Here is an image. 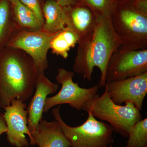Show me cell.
Wrapping results in <instances>:
<instances>
[{
	"mask_svg": "<svg viewBox=\"0 0 147 147\" xmlns=\"http://www.w3.org/2000/svg\"><path fill=\"white\" fill-rule=\"evenodd\" d=\"M39 75L28 54L17 48L4 47L0 51V108L14 99L25 102L30 99Z\"/></svg>",
	"mask_w": 147,
	"mask_h": 147,
	"instance_id": "cell-1",
	"label": "cell"
},
{
	"mask_svg": "<svg viewBox=\"0 0 147 147\" xmlns=\"http://www.w3.org/2000/svg\"><path fill=\"white\" fill-rule=\"evenodd\" d=\"M97 16L92 36L84 43L78 44L73 69L90 82L94 68L96 67L101 72L98 85L101 88L105 86V74L110 57L121 43L114 31L111 15Z\"/></svg>",
	"mask_w": 147,
	"mask_h": 147,
	"instance_id": "cell-2",
	"label": "cell"
},
{
	"mask_svg": "<svg viewBox=\"0 0 147 147\" xmlns=\"http://www.w3.org/2000/svg\"><path fill=\"white\" fill-rule=\"evenodd\" d=\"M111 20L124 47L132 50L147 49V13L137 9L128 0H118Z\"/></svg>",
	"mask_w": 147,
	"mask_h": 147,
	"instance_id": "cell-3",
	"label": "cell"
},
{
	"mask_svg": "<svg viewBox=\"0 0 147 147\" xmlns=\"http://www.w3.org/2000/svg\"><path fill=\"white\" fill-rule=\"evenodd\" d=\"M125 103V105L123 106L115 103L105 88L100 96L87 102L83 110L90 111L95 118L107 122L114 131L123 138H127L134 124L142 120V116L132 102Z\"/></svg>",
	"mask_w": 147,
	"mask_h": 147,
	"instance_id": "cell-4",
	"label": "cell"
},
{
	"mask_svg": "<svg viewBox=\"0 0 147 147\" xmlns=\"http://www.w3.org/2000/svg\"><path fill=\"white\" fill-rule=\"evenodd\" d=\"M61 105L53 108L52 114L70 147H108L114 141L112 126L97 120L90 111H87L88 119L81 125L74 127L67 125L61 117Z\"/></svg>",
	"mask_w": 147,
	"mask_h": 147,
	"instance_id": "cell-5",
	"label": "cell"
},
{
	"mask_svg": "<svg viewBox=\"0 0 147 147\" xmlns=\"http://www.w3.org/2000/svg\"><path fill=\"white\" fill-rule=\"evenodd\" d=\"M74 72L60 68L58 69L56 79L61 85V88L57 94L47 97L43 108V113H47L56 105L68 104L71 108L79 111L83 110L87 102L99 96L97 92L99 87L96 85L86 88L79 86L73 81Z\"/></svg>",
	"mask_w": 147,
	"mask_h": 147,
	"instance_id": "cell-6",
	"label": "cell"
},
{
	"mask_svg": "<svg viewBox=\"0 0 147 147\" xmlns=\"http://www.w3.org/2000/svg\"><path fill=\"white\" fill-rule=\"evenodd\" d=\"M56 33H50L42 29L35 31L26 30L15 25L5 46L26 53L34 61L39 74L44 73L48 67L47 54L50 42Z\"/></svg>",
	"mask_w": 147,
	"mask_h": 147,
	"instance_id": "cell-7",
	"label": "cell"
},
{
	"mask_svg": "<svg viewBox=\"0 0 147 147\" xmlns=\"http://www.w3.org/2000/svg\"><path fill=\"white\" fill-rule=\"evenodd\" d=\"M147 72V49L132 50L121 45L108 62L105 84L127 79Z\"/></svg>",
	"mask_w": 147,
	"mask_h": 147,
	"instance_id": "cell-8",
	"label": "cell"
},
{
	"mask_svg": "<svg viewBox=\"0 0 147 147\" xmlns=\"http://www.w3.org/2000/svg\"><path fill=\"white\" fill-rule=\"evenodd\" d=\"M111 100L117 105L132 102L139 111L147 93V72L127 79L106 83Z\"/></svg>",
	"mask_w": 147,
	"mask_h": 147,
	"instance_id": "cell-9",
	"label": "cell"
},
{
	"mask_svg": "<svg viewBox=\"0 0 147 147\" xmlns=\"http://www.w3.org/2000/svg\"><path fill=\"white\" fill-rule=\"evenodd\" d=\"M27 104L14 99L10 105L4 107V113L7 125V139L8 143L15 147H28L30 143L26 137L27 134L31 139L28 125Z\"/></svg>",
	"mask_w": 147,
	"mask_h": 147,
	"instance_id": "cell-10",
	"label": "cell"
},
{
	"mask_svg": "<svg viewBox=\"0 0 147 147\" xmlns=\"http://www.w3.org/2000/svg\"><path fill=\"white\" fill-rule=\"evenodd\" d=\"M66 28L78 36V44L84 43L92 36L97 20V14L84 3L64 7Z\"/></svg>",
	"mask_w": 147,
	"mask_h": 147,
	"instance_id": "cell-11",
	"label": "cell"
},
{
	"mask_svg": "<svg viewBox=\"0 0 147 147\" xmlns=\"http://www.w3.org/2000/svg\"><path fill=\"white\" fill-rule=\"evenodd\" d=\"M58 88L59 85L51 82L44 73L39 74L36 83L33 96L26 108L30 133L34 131L42 119L43 108L47 96L55 93Z\"/></svg>",
	"mask_w": 147,
	"mask_h": 147,
	"instance_id": "cell-12",
	"label": "cell"
},
{
	"mask_svg": "<svg viewBox=\"0 0 147 147\" xmlns=\"http://www.w3.org/2000/svg\"><path fill=\"white\" fill-rule=\"evenodd\" d=\"M30 145L38 147H70L57 121L42 120L30 133Z\"/></svg>",
	"mask_w": 147,
	"mask_h": 147,
	"instance_id": "cell-13",
	"label": "cell"
},
{
	"mask_svg": "<svg viewBox=\"0 0 147 147\" xmlns=\"http://www.w3.org/2000/svg\"><path fill=\"white\" fill-rule=\"evenodd\" d=\"M44 23L42 29L55 34L66 28L64 8L54 0H47L42 6Z\"/></svg>",
	"mask_w": 147,
	"mask_h": 147,
	"instance_id": "cell-14",
	"label": "cell"
},
{
	"mask_svg": "<svg viewBox=\"0 0 147 147\" xmlns=\"http://www.w3.org/2000/svg\"><path fill=\"white\" fill-rule=\"evenodd\" d=\"M11 4L12 16L16 26L31 31L42 29L43 26L34 13L19 0H14Z\"/></svg>",
	"mask_w": 147,
	"mask_h": 147,
	"instance_id": "cell-15",
	"label": "cell"
},
{
	"mask_svg": "<svg viewBox=\"0 0 147 147\" xmlns=\"http://www.w3.org/2000/svg\"><path fill=\"white\" fill-rule=\"evenodd\" d=\"M78 40L76 34L66 28L53 37L50 42V49L53 54L66 59L68 57L69 51L78 43Z\"/></svg>",
	"mask_w": 147,
	"mask_h": 147,
	"instance_id": "cell-16",
	"label": "cell"
},
{
	"mask_svg": "<svg viewBox=\"0 0 147 147\" xmlns=\"http://www.w3.org/2000/svg\"><path fill=\"white\" fill-rule=\"evenodd\" d=\"M14 27L11 3L0 1V51L5 47Z\"/></svg>",
	"mask_w": 147,
	"mask_h": 147,
	"instance_id": "cell-17",
	"label": "cell"
},
{
	"mask_svg": "<svg viewBox=\"0 0 147 147\" xmlns=\"http://www.w3.org/2000/svg\"><path fill=\"white\" fill-rule=\"evenodd\" d=\"M128 138L125 147H147V118L134 124Z\"/></svg>",
	"mask_w": 147,
	"mask_h": 147,
	"instance_id": "cell-18",
	"label": "cell"
},
{
	"mask_svg": "<svg viewBox=\"0 0 147 147\" xmlns=\"http://www.w3.org/2000/svg\"><path fill=\"white\" fill-rule=\"evenodd\" d=\"M97 14L110 15L118 0H80Z\"/></svg>",
	"mask_w": 147,
	"mask_h": 147,
	"instance_id": "cell-19",
	"label": "cell"
},
{
	"mask_svg": "<svg viewBox=\"0 0 147 147\" xmlns=\"http://www.w3.org/2000/svg\"><path fill=\"white\" fill-rule=\"evenodd\" d=\"M33 12L43 26L44 23L42 6L40 0H19Z\"/></svg>",
	"mask_w": 147,
	"mask_h": 147,
	"instance_id": "cell-20",
	"label": "cell"
},
{
	"mask_svg": "<svg viewBox=\"0 0 147 147\" xmlns=\"http://www.w3.org/2000/svg\"><path fill=\"white\" fill-rule=\"evenodd\" d=\"M59 5L63 7L75 5L81 2L80 0H54Z\"/></svg>",
	"mask_w": 147,
	"mask_h": 147,
	"instance_id": "cell-21",
	"label": "cell"
},
{
	"mask_svg": "<svg viewBox=\"0 0 147 147\" xmlns=\"http://www.w3.org/2000/svg\"><path fill=\"white\" fill-rule=\"evenodd\" d=\"M7 132V125L3 114L0 113V136Z\"/></svg>",
	"mask_w": 147,
	"mask_h": 147,
	"instance_id": "cell-22",
	"label": "cell"
},
{
	"mask_svg": "<svg viewBox=\"0 0 147 147\" xmlns=\"http://www.w3.org/2000/svg\"><path fill=\"white\" fill-rule=\"evenodd\" d=\"M113 142H112L111 143V144H110V147H113Z\"/></svg>",
	"mask_w": 147,
	"mask_h": 147,
	"instance_id": "cell-23",
	"label": "cell"
},
{
	"mask_svg": "<svg viewBox=\"0 0 147 147\" xmlns=\"http://www.w3.org/2000/svg\"><path fill=\"white\" fill-rule=\"evenodd\" d=\"M0 1H2V0H0ZM8 1H9L11 3H12V2H13V1H14V0H8Z\"/></svg>",
	"mask_w": 147,
	"mask_h": 147,
	"instance_id": "cell-24",
	"label": "cell"
},
{
	"mask_svg": "<svg viewBox=\"0 0 147 147\" xmlns=\"http://www.w3.org/2000/svg\"><path fill=\"white\" fill-rule=\"evenodd\" d=\"M136 1H147V0H136Z\"/></svg>",
	"mask_w": 147,
	"mask_h": 147,
	"instance_id": "cell-25",
	"label": "cell"
}]
</instances>
